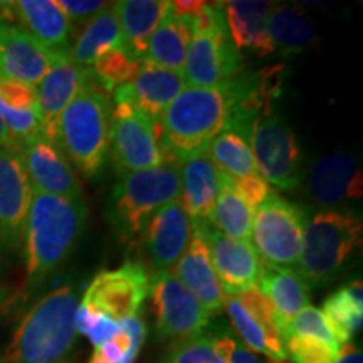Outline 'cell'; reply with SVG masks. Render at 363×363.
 I'll return each mask as SVG.
<instances>
[{
    "mask_svg": "<svg viewBox=\"0 0 363 363\" xmlns=\"http://www.w3.org/2000/svg\"><path fill=\"white\" fill-rule=\"evenodd\" d=\"M276 94L264 72H240L212 88L185 86L155 123L167 162L207 152L208 145L242 110L259 113Z\"/></svg>",
    "mask_w": 363,
    "mask_h": 363,
    "instance_id": "cell-1",
    "label": "cell"
},
{
    "mask_svg": "<svg viewBox=\"0 0 363 363\" xmlns=\"http://www.w3.org/2000/svg\"><path fill=\"white\" fill-rule=\"evenodd\" d=\"M88 222L84 199H66L33 192L24 227L27 284H43L65 262Z\"/></svg>",
    "mask_w": 363,
    "mask_h": 363,
    "instance_id": "cell-2",
    "label": "cell"
},
{
    "mask_svg": "<svg viewBox=\"0 0 363 363\" xmlns=\"http://www.w3.org/2000/svg\"><path fill=\"white\" fill-rule=\"evenodd\" d=\"M76 286H59L26 313L13 331L4 363H67L76 345Z\"/></svg>",
    "mask_w": 363,
    "mask_h": 363,
    "instance_id": "cell-3",
    "label": "cell"
},
{
    "mask_svg": "<svg viewBox=\"0 0 363 363\" xmlns=\"http://www.w3.org/2000/svg\"><path fill=\"white\" fill-rule=\"evenodd\" d=\"M111 101L93 74L59 120L57 145L86 179L101 174L110 152Z\"/></svg>",
    "mask_w": 363,
    "mask_h": 363,
    "instance_id": "cell-4",
    "label": "cell"
},
{
    "mask_svg": "<svg viewBox=\"0 0 363 363\" xmlns=\"http://www.w3.org/2000/svg\"><path fill=\"white\" fill-rule=\"evenodd\" d=\"M180 199V174L177 163L138 170L120 177L106 206V219L123 244H133L148 220L167 203Z\"/></svg>",
    "mask_w": 363,
    "mask_h": 363,
    "instance_id": "cell-5",
    "label": "cell"
},
{
    "mask_svg": "<svg viewBox=\"0 0 363 363\" xmlns=\"http://www.w3.org/2000/svg\"><path fill=\"white\" fill-rule=\"evenodd\" d=\"M362 217L352 211L323 208L308 217L296 271L310 288L338 278L355 249L362 246Z\"/></svg>",
    "mask_w": 363,
    "mask_h": 363,
    "instance_id": "cell-6",
    "label": "cell"
},
{
    "mask_svg": "<svg viewBox=\"0 0 363 363\" xmlns=\"http://www.w3.org/2000/svg\"><path fill=\"white\" fill-rule=\"evenodd\" d=\"M240 67L242 59L227 30L224 2H207L189 44L182 72L185 84L212 88L240 74Z\"/></svg>",
    "mask_w": 363,
    "mask_h": 363,
    "instance_id": "cell-7",
    "label": "cell"
},
{
    "mask_svg": "<svg viewBox=\"0 0 363 363\" xmlns=\"http://www.w3.org/2000/svg\"><path fill=\"white\" fill-rule=\"evenodd\" d=\"M308 212L276 192L254 211L252 247L264 266L294 267L303 252Z\"/></svg>",
    "mask_w": 363,
    "mask_h": 363,
    "instance_id": "cell-8",
    "label": "cell"
},
{
    "mask_svg": "<svg viewBox=\"0 0 363 363\" xmlns=\"http://www.w3.org/2000/svg\"><path fill=\"white\" fill-rule=\"evenodd\" d=\"M251 150L256 170L267 184L281 190L296 189L301 182V148L291 126L276 111L264 108L254 118Z\"/></svg>",
    "mask_w": 363,
    "mask_h": 363,
    "instance_id": "cell-9",
    "label": "cell"
},
{
    "mask_svg": "<svg viewBox=\"0 0 363 363\" xmlns=\"http://www.w3.org/2000/svg\"><path fill=\"white\" fill-rule=\"evenodd\" d=\"M108 157L111 158L118 177L167 163L155 123L125 103H115L111 111Z\"/></svg>",
    "mask_w": 363,
    "mask_h": 363,
    "instance_id": "cell-10",
    "label": "cell"
},
{
    "mask_svg": "<svg viewBox=\"0 0 363 363\" xmlns=\"http://www.w3.org/2000/svg\"><path fill=\"white\" fill-rule=\"evenodd\" d=\"M157 331L162 338L184 340L203 333L211 315L172 271H155L150 279Z\"/></svg>",
    "mask_w": 363,
    "mask_h": 363,
    "instance_id": "cell-11",
    "label": "cell"
},
{
    "mask_svg": "<svg viewBox=\"0 0 363 363\" xmlns=\"http://www.w3.org/2000/svg\"><path fill=\"white\" fill-rule=\"evenodd\" d=\"M150 291V276L142 262L125 261L116 269L94 276L81 301L91 303L118 323L138 316Z\"/></svg>",
    "mask_w": 363,
    "mask_h": 363,
    "instance_id": "cell-12",
    "label": "cell"
},
{
    "mask_svg": "<svg viewBox=\"0 0 363 363\" xmlns=\"http://www.w3.org/2000/svg\"><path fill=\"white\" fill-rule=\"evenodd\" d=\"M33 187L27 177L22 147L9 138L0 145V242L17 246L24 235Z\"/></svg>",
    "mask_w": 363,
    "mask_h": 363,
    "instance_id": "cell-13",
    "label": "cell"
},
{
    "mask_svg": "<svg viewBox=\"0 0 363 363\" xmlns=\"http://www.w3.org/2000/svg\"><path fill=\"white\" fill-rule=\"evenodd\" d=\"M306 192L316 206L323 208L362 199L363 177L355 153L337 150L318 158L308 172Z\"/></svg>",
    "mask_w": 363,
    "mask_h": 363,
    "instance_id": "cell-14",
    "label": "cell"
},
{
    "mask_svg": "<svg viewBox=\"0 0 363 363\" xmlns=\"http://www.w3.org/2000/svg\"><path fill=\"white\" fill-rule=\"evenodd\" d=\"M195 224L201 227L202 234L207 239L212 266L222 293L238 296L257 286L262 262L251 242L227 238L207 220H197Z\"/></svg>",
    "mask_w": 363,
    "mask_h": 363,
    "instance_id": "cell-15",
    "label": "cell"
},
{
    "mask_svg": "<svg viewBox=\"0 0 363 363\" xmlns=\"http://www.w3.org/2000/svg\"><path fill=\"white\" fill-rule=\"evenodd\" d=\"M182 72L160 67L153 62L140 61L135 74L130 81L115 89V103H125L133 106L153 123H157L167 106L179 96L185 88Z\"/></svg>",
    "mask_w": 363,
    "mask_h": 363,
    "instance_id": "cell-16",
    "label": "cell"
},
{
    "mask_svg": "<svg viewBox=\"0 0 363 363\" xmlns=\"http://www.w3.org/2000/svg\"><path fill=\"white\" fill-rule=\"evenodd\" d=\"M22 157L33 192L83 199L78 177L57 143L39 135L22 145Z\"/></svg>",
    "mask_w": 363,
    "mask_h": 363,
    "instance_id": "cell-17",
    "label": "cell"
},
{
    "mask_svg": "<svg viewBox=\"0 0 363 363\" xmlns=\"http://www.w3.org/2000/svg\"><path fill=\"white\" fill-rule=\"evenodd\" d=\"M69 51H54L16 24H7L0 43V78L35 88Z\"/></svg>",
    "mask_w": 363,
    "mask_h": 363,
    "instance_id": "cell-18",
    "label": "cell"
},
{
    "mask_svg": "<svg viewBox=\"0 0 363 363\" xmlns=\"http://www.w3.org/2000/svg\"><path fill=\"white\" fill-rule=\"evenodd\" d=\"M91 78V69L76 66L71 61L69 52L62 54L61 59L51 67L43 81L35 86L38 111L40 120V131L48 140L57 143L59 120L67 104L72 101L76 93Z\"/></svg>",
    "mask_w": 363,
    "mask_h": 363,
    "instance_id": "cell-19",
    "label": "cell"
},
{
    "mask_svg": "<svg viewBox=\"0 0 363 363\" xmlns=\"http://www.w3.org/2000/svg\"><path fill=\"white\" fill-rule=\"evenodd\" d=\"M142 238L155 271L174 269L192 238V220L180 201L163 206L148 220Z\"/></svg>",
    "mask_w": 363,
    "mask_h": 363,
    "instance_id": "cell-20",
    "label": "cell"
},
{
    "mask_svg": "<svg viewBox=\"0 0 363 363\" xmlns=\"http://www.w3.org/2000/svg\"><path fill=\"white\" fill-rule=\"evenodd\" d=\"M0 12L7 22L22 27L48 48L69 51L72 24L54 0L0 2Z\"/></svg>",
    "mask_w": 363,
    "mask_h": 363,
    "instance_id": "cell-21",
    "label": "cell"
},
{
    "mask_svg": "<svg viewBox=\"0 0 363 363\" xmlns=\"http://www.w3.org/2000/svg\"><path fill=\"white\" fill-rule=\"evenodd\" d=\"M174 269L177 279L201 301L208 315H219L224 308V293L212 266L206 235L195 222H192V238L189 246Z\"/></svg>",
    "mask_w": 363,
    "mask_h": 363,
    "instance_id": "cell-22",
    "label": "cell"
},
{
    "mask_svg": "<svg viewBox=\"0 0 363 363\" xmlns=\"http://www.w3.org/2000/svg\"><path fill=\"white\" fill-rule=\"evenodd\" d=\"M180 174V203L190 220H207L219 195V169L207 152L177 163Z\"/></svg>",
    "mask_w": 363,
    "mask_h": 363,
    "instance_id": "cell-23",
    "label": "cell"
},
{
    "mask_svg": "<svg viewBox=\"0 0 363 363\" xmlns=\"http://www.w3.org/2000/svg\"><path fill=\"white\" fill-rule=\"evenodd\" d=\"M274 6V2L261 0L224 2L227 30L238 51H249L257 56H269L274 52L267 30Z\"/></svg>",
    "mask_w": 363,
    "mask_h": 363,
    "instance_id": "cell-24",
    "label": "cell"
},
{
    "mask_svg": "<svg viewBox=\"0 0 363 363\" xmlns=\"http://www.w3.org/2000/svg\"><path fill=\"white\" fill-rule=\"evenodd\" d=\"M257 113L242 110L208 145L207 153L217 169L233 179L256 175L251 150V128Z\"/></svg>",
    "mask_w": 363,
    "mask_h": 363,
    "instance_id": "cell-25",
    "label": "cell"
},
{
    "mask_svg": "<svg viewBox=\"0 0 363 363\" xmlns=\"http://www.w3.org/2000/svg\"><path fill=\"white\" fill-rule=\"evenodd\" d=\"M115 11L120 22L121 35L130 54L143 59L148 40L170 11L167 0H121L115 2Z\"/></svg>",
    "mask_w": 363,
    "mask_h": 363,
    "instance_id": "cell-26",
    "label": "cell"
},
{
    "mask_svg": "<svg viewBox=\"0 0 363 363\" xmlns=\"http://www.w3.org/2000/svg\"><path fill=\"white\" fill-rule=\"evenodd\" d=\"M113 48L126 49V45L121 35L115 4H108L98 16L86 22L76 35L74 43L69 48V57L76 66L91 69L99 54Z\"/></svg>",
    "mask_w": 363,
    "mask_h": 363,
    "instance_id": "cell-27",
    "label": "cell"
},
{
    "mask_svg": "<svg viewBox=\"0 0 363 363\" xmlns=\"http://www.w3.org/2000/svg\"><path fill=\"white\" fill-rule=\"evenodd\" d=\"M257 289L272 303L286 323L299 310L310 305V284L294 267L262 264Z\"/></svg>",
    "mask_w": 363,
    "mask_h": 363,
    "instance_id": "cell-28",
    "label": "cell"
},
{
    "mask_svg": "<svg viewBox=\"0 0 363 363\" xmlns=\"http://www.w3.org/2000/svg\"><path fill=\"white\" fill-rule=\"evenodd\" d=\"M269 39L274 52L291 57L306 51L316 39V27L301 9L276 4L269 16Z\"/></svg>",
    "mask_w": 363,
    "mask_h": 363,
    "instance_id": "cell-29",
    "label": "cell"
},
{
    "mask_svg": "<svg viewBox=\"0 0 363 363\" xmlns=\"http://www.w3.org/2000/svg\"><path fill=\"white\" fill-rule=\"evenodd\" d=\"M252 220L254 211L235 190L233 177L219 170V195L207 222L227 238L249 242Z\"/></svg>",
    "mask_w": 363,
    "mask_h": 363,
    "instance_id": "cell-30",
    "label": "cell"
},
{
    "mask_svg": "<svg viewBox=\"0 0 363 363\" xmlns=\"http://www.w3.org/2000/svg\"><path fill=\"white\" fill-rule=\"evenodd\" d=\"M190 39H192V29L187 22L177 17L170 7L150 38L143 59L165 69L184 72Z\"/></svg>",
    "mask_w": 363,
    "mask_h": 363,
    "instance_id": "cell-31",
    "label": "cell"
},
{
    "mask_svg": "<svg viewBox=\"0 0 363 363\" xmlns=\"http://www.w3.org/2000/svg\"><path fill=\"white\" fill-rule=\"evenodd\" d=\"M326 325L342 347L350 342L353 335L362 328L363 321V286L360 279L342 286L331 293L323 303Z\"/></svg>",
    "mask_w": 363,
    "mask_h": 363,
    "instance_id": "cell-32",
    "label": "cell"
},
{
    "mask_svg": "<svg viewBox=\"0 0 363 363\" xmlns=\"http://www.w3.org/2000/svg\"><path fill=\"white\" fill-rule=\"evenodd\" d=\"M224 308L230 318V323H233L235 333L239 335V340L246 345L249 350L254 353H262V355L272 358V360H286L288 358L284 343L271 338L264 328L257 323L256 318L240 303L238 296L224 294Z\"/></svg>",
    "mask_w": 363,
    "mask_h": 363,
    "instance_id": "cell-33",
    "label": "cell"
},
{
    "mask_svg": "<svg viewBox=\"0 0 363 363\" xmlns=\"http://www.w3.org/2000/svg\"><path fill=\"white\" fill-rule=\"evenodd\" d=\"M142 59H136L123 48H113L99 54L91 66L94 83L104 93H115L116 88L130 81Z\"/></svg>",
    "mask_w": 363,
    "mask_h": 363,
    "instance_id": "cell-34",
    "label": "cell"
},
{
    "mask_svg": "<svg viewBox=\"0 0 363 363\" xmlns=\"http://www.w3.org/2000/svg\"><path fill=\"white\" fill-rule=\"evenodd\" d=\"M158 363H225L216 350L212 331L177 340Z\"/></svg>",
    "mask_w": 363,
    "mask_h": 363,
    "instance_id": "cell-35",
    "label": "cell"
},
{
    "mask_svg": "<svg viewBox=\"0 0 363 363\" xmlns=\"http://www.w3.org/2000/svg\"><path fill=\"white\" fill-rule=\"evenodd\" d=\"M284 347L294 363H335L340 350L338 345L311 337H289Z\"/></svg>",
    "mask_w": 363,
    "mask_h": 363,
    "instance_id": "cell-36",
    "label": "cell"
},
{
    "mask_svg": "<svg viewBox=\"0 0 363 363\" xmlns=\"http://www.w3.org/2000/svg\"><path fill=\"white\" fill-rule=\"evenodd\" d=\"M289 337H311L340 347V343L335 340L333 333L326 325L323 313L310 305L299 310L291 318V321H289Z\"/></svg>",
    "mask_w": 363,
    "mask_h": 363,
    "instance_id": "cell-37",
    "label": "cell"
},
{
    "mask_svg": "<svg viewBox=\"0 0 363 363\" xmlns=\"http://www.w3.org/2000/svg\"><path fill=\"white\" fill-rule=\"evenodd\" d=\"M212 331L214 337L216 350L225 363H271V358H261L256 353L249 350L240 340L235 337L230 330H225L224 326H217Z\"/></svg>",
    "mask_w": 363,
    "mask_h": 363,
    "instance_id": "cell-38",
    "label": "cell"
},
{
    "mask_svg": "<svg viewBox=\"0 0 363 363\" xmlns=\"http://www.w3.org/2000/svg\"><path fill=\"white\" fill-rule=\"evenodd\" d=\"M0 103L12 110H38L35 88L19 81L0 78Z\"/></svg>",
    "mask_w": 363,
    "mask_h": 363,
    "instance_id": "cell-39",
    "label": "cell"
},
{
    "mask_svg": "<svg viewBox=\"0 0 363 363\" xmlns=\"http://www.w3.org/2000/svg\"><path fill=\"white\" fill-rule=\"evenodd\" d=\"M233 182L235 190L249 203L252 211H256L272 192L269 184L259 174L242 177V179H233Z\"/></svg>",
    "mask_w": 363,
    "mask_h": 363,
    "instance_id": "cell-40",
    "label": "cell"
},
{
    "mask_svg": "<svg viewBox=\"0 0 363 363\" xmlns=\"http://www.w3.org/2000/svg\"><path fill=\"white\" fill-rule=\"evenodd\" d=\"M57 6L62 9L71 24L74 22V24L84 26L94 16H98L108 6V2H101V0H59Z\"/></svg>",
    "mask_w": 363,
    "mask_h": 363,
    "instance_id": "cell-41",
    "label": "cell"
},
{
    "mask_svg": "<svg viewBox=\"0 0 363 363\" xmlns=\"http://www.w3.org/2000/svg\"><path fill=\"white\" fill-rule=\"evenodd\" d=\"M118 330H120V323L108 315H104V313H101L98 318V321L94 323L93 328L89 330V333L86 335V337L89 338V342L93 343L94 348H98L101 347L103 343H106L108 340L113 338V335H115Z\"/></svg>",
    "mask_w": 363,
    "mask_h": 363,
    "instance_id": "cell-42",
    "label": "cell"
},
{
    "mask_svg": "<svg viewBox=\"0 0 363 363\" xmlns=\"http://www.w3.org/2000/svg\"><path fill=\"white\" fill-rule=\"evenodd\" d=\"M335 363H363V355L362 348L357 347L355 343L347 342L340 347L338 357Z\"/></svg>",
    "mask_w": 363,
    "mask_h": 363,
    "instance_id": "cell-43",
    "label": "cell"
},
{
    "mask_svg": "<svg viewBox=\"0 0 363 363\" xmlns=\"http://www.w3.org/2000/svg\"><path fill=\"white\" fill-rule=\"evenodd\" d=\"M140 348L142 347H135L133 350H131L128 355H126L123 360L121 362H116V363H135V360H136V357H138V353H140ZM89 363H108V362H103L101 358H98L96 355H93L89 358Z\"/></svg>",
    "mask_w": 363,
    "mask_h": 363,
    "instance_id": "cell-44",
    "label": "cell"
},
{
    "mask_svg": "<svg viewBox=\"0 0 363 363\" xmlns=\"http://www.w3.org/2000/svg\"><path fill=\"white\" fill-rule=\"evenodd\" d=\"M9 140V133H7V128H6V125H4V121H2V118H0V145L2 143H6Z\"/></svg>",
    "mask_w": 363,
    "mask_h": 363,
    "instance_id": "cell-45",
    "label": "cell"
},
{
    "mask_svg": "<svg viewBox=\"0 0 363 363\" xmlns=\"http://www.w3.org/2000/svg\"><path fill=\"white\" fill-rule=\"evenodd\" d=\"M7 24H11V22H7L6 17H4V13L0 12V43H2V35H4V30H6Z\"/></svg>",
    "mask_w": 363,
    "mask_h": 363,
    "instance_id": "cell-46",
    "label": "cell"
},
{
    "mask_svg": "<svg viewBox=\"0 0 363 363\" xmlns=\"http://www.w3.org/2000/svg\"><path fill=\"white\" fill-rule=\"evenodd\" d=\"M271 363H288V362H286V360H272V358H271Z\"/></svg>",
    "mask_w": 363,
    "mask_h": 363,
    "instance_id": "cell-47",
    "label": "cell"
},
{
    "mask_svg": "<svg viewBox=\"0 0 363 363\" xmlns=\"http://www.w3.org/2000/svg\"><path fill=\"white\" fill-rule=\"evenodd\" d=\"M0 303H2V289H0Z\"/></svg>",
    "mask_w": 363,
    "mask_h": 363,
    "instance_id": "cell-48",
    "label": "cell"
},
{
    "mask_svg": "<svg viewBox=\"0 0 363 363\" xmlns=\"http://www.w3.org/2000/svg\"><path fill=\"white\" fill-rule=\"evenodd\" d=\"M0 363H4V360H2V358H0Z\"/></svg>",
    "mask_w": 363,
    "mask_h": 363,
    "instance_id": "cell-49",
    "label": "cell"
}]
</instances>
